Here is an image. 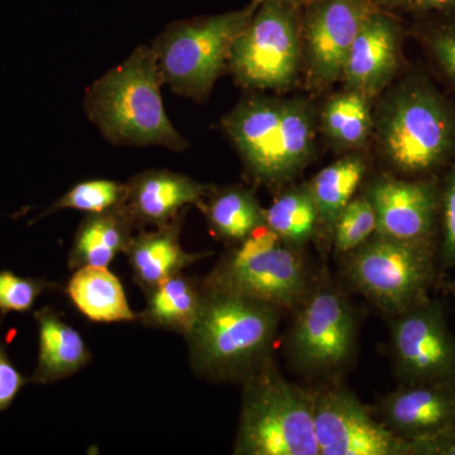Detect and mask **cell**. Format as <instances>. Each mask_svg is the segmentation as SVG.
Masks as SVG:
<instances>
[{
	"label": "cell",
	"instance_id": "cell-15",
	"mask_svg": "<svg viewBox=\"0 0 455 455\" xmlns=\"http://www.w3.org/2000/svg\"><path fill=\"white\" fill-rule=\"evenodd\" d=\"M377 418L406 440L433 435L455 425V386L401 385L377 405Z\"/></svg>",
	"mask_w": 455,
	"mask_h": 455
},
{
	"label": "cell",
	"instance_id": "cell-13",
	"mask_svg": "<svg viewBox=\"0 0 455 455\" xmlns=\"http://www.w3.org/2000/svg\"><path fill=\"white\" fill-rule=\"evenodd\" d=\"M371 0H314L301 38L311 85L326 88L341 80L350 47L366 18Z\"/></svg>",
	"mask_w": 455,
	"mask_h": 455
},
{
	"label": "cell",
	"instance_id": "cell-33",
	"mask_svg": "<svg viewBox=\"0 0 455 455\" xmlns=\"http://www.w3.org/2000/svg\"><path fill=\"white\" fill-rule=\"evenodd\" d=\"M407 455H455V425L407 442Z\"/></svg>",
	"mask_w": 455,
	"mask_h": 455
},
{
	"label": "cell",
	"instance_id": "cell-25",
	"mask_svg": "<svg viewBox=\"0 0 455 455\" xmlns=\"http://www.w3.org/2000/svg\"><path fill=\"white\" fill-rule=\"evenodd\" d=\"M366 172V160L349 155L324 167L307 182L319 212L320 233L331 238L338 218L352 202Z\"/></svg>",
	"mask_w": 455,
	"mask_h": 455
},
{
	"label": "cell",
	"instance_id": "cell-10",
	"mask_svg": "<svg viewBox=\"0 0 455 455\" xmlns=\"http://www.w3.org/2000/svg\"><path fill=\"white\" fill-rule=\"evenodd\" d=\"M394 317L392 353L403 385L455 386V337L442 305L427 298Z\"/></svg>",
	"mask_w": 455,
	"mask_h": 455
},
{
	"label": "cell",
	"instance_id": "cell-31",
	"mask_svg": "<svg viewBox=\"0 0 455 455\" xmlns=\"http://www.w3.org/2000/svg\"><path fill=\"white\" fill-rule=\"evenodd\" d=\"M420 33L436 68L455 88V20L425 27Z\"/></svg>",
	"mask_w": 455,
	"mask_h": 455
},
{
	"label": "cell",
	"instance_id": "cell-24",
	"mask_svg": "<svg viewBox=\"0 0 455 455\" xmlns=\"http://www.w3.org/2000/svg\"><path fill=\"white\" fill-rule=\"evenodd\" d=\"M212 232L224 241L241 243L266 227L265 209L247 188L229 187L209 190L199 204Z\"/></svg>",
	"mask_w": 455,
	"mask_h": 455
},
{
	"label": "cell",
	"instance_id": "cell-12",
	"mask_svg": "<svg viewBox=\"0 0 455 455\" xmlns=\"http://www.w3.org/2000/svg\"><path fill=\"white\" fill-rule=\"evenodd\" d=\"M364 196L376 212V235L435 247L440 220V185L436 180L381 176L368 185Z\"/></svg>",
	"mask_w": 455,
	"mask_h": 455
},
{
	"label": "cell",
	"instance_id": "cell-20",
	"mask_svg": "<svg viewBox=\"0 0 455 455\" xmlns=\"http://www.w3.org/2000/svg\"><path fill=\"white\" fill-rule=\"evenodd\" d=\"M40 333L38 364L32 382L59 381L82 370L90 361V352L82 335L51 307L36 311Z\"/></svg>",
	"mask_w": 455,
	"mask_h": 455
},
{
	"label": "cell",
	"instance_id": "cell-23",
	"mask_svg": "<svg viewBox=\"0 0 455 455\" xmlns=\"http://www.w3.org/2000/svg\"><path fill=\"white\" fill-rule=\"evenodd\" d=\"M315 148V113L305 99L283 100L280 133L275 158V185L295 178L305 169Z\"/></svg>",
	"mask_w": 455,
	"mask_h": 455
},
{
	"label": "cell",
	"instance_id": "cell-8",
	"mask_svg": "<svg viewBox=\"0 0 455 455\" xmlns=\"http://www.w3.org/2000/svg\"><path fill=\"white\" fill-rule=\"evenodd\" d=\"M301 53L296 8L266 0L235 38L228 68L244 88L283 92L298 76Z\"/></svg>",
	"mask_w": 455,
	"mask_h": 455
},
{
	"label": "cell",
	"instance_id": "cell-5",
	"mask_svg": "<svg viewBox=\"0 0 455 455\" xmlns=\"http://www.w3.org/2000/svg\"><path fill=\"white\" fill-rule=\"evenodd\" d=\"M259 3L203 20L176 22L155 41L164 84L176 94L203 100L229 66L230 50Z\"/></svg>",
	"mask_w": 455,
	"mask_h": 455
},
{
	"label": "cell",
	"instance_id": "cell-36",
	"mask_svg": "<svg viewBox=\"0 0 455 455\" xmlns=\"http://www.w3.org/2000/svg\"><path fill=\"white\" fill-rule=\"evenodd\" d=\"M376 7L387 9H416V0H371Z\"/></svg>",
	"mask_w": 455,
	"mask_h": 455
},
{
	"label": "cell",
	"instance_id": "cell-17",
	"mask_svg": "<svg viewBox=\"0 0 455 455\" xmlns=\"http://www.w3.org/2000/svg\"><path fill=\"white\" fill-rule=\"evenodd\" d=\"M209 190L211 188L181 173L148 170L128 182L125 209L136 227L167 226L179 220L185 206H199Z\"/></svg>",
	"mask_w": 455,
	"mask_h": 455
},
{
	"label": "cell",
	"instance_id": "cell-7",
	"mask_svg": "<svg viewBox=\"0 0 455 455\" xmlns=\"http://www.w3.org/2000/svg\"><path fill=\"white\" fill-rule=\"evenodd\" d=\"M346 275L359 292L395 316L429 298L435 278V247L374 235L346 254Z\"/></svg>",
	"mask_w": 455,
	"mask_h": 455
},
{
	"label": "cell",
	"instance_id": "cell-9",
	"mask_svg": "<svg viewBox=\"0 0 455 455\" xmlns=\"http://www.w3.org/2000/svg\"><path fill=\"white\" fill-rule=\"evenodd\" d=\"M357 343L352 305L334 287L307 293L287 337V355L302 373L329 376L348 363Z\"/></svg>",
	"mask_w": 455,
	"mask_h": 455
},
{
	"label": "cell",
	"instance_id": "cell-28",
	"mask_svg": "<svg viewBox=\"0 0 455 455\" xmlns=\"http://www.w3.org/2000/svg\"><path fill=\"white\" fill-rule=\"evenodd\" d=\"M127 202V184L112 180H88L71 188L50 208L38 215L37 220L64 209H73L95 214L122 208Z\"/></svg>",
	"mask_w": 455,
	"mask_h": 455
},
{
	"label": "cell",
	"instance_id": "cell-22",
	"mask_svg": "<svg viewBox=\"0 0 455 455\" xmlns=\"http://www.w3.org/2000/svg\"><path fill=\"white\" fill-rule=\"evenodd\" d=\"M146 309L140 320L152 328L178 331L185 337L196 325L203 309L205 292L196 281L179 274L167 278L147 292Z\"/></svg>",
	"mask_w": 455,
	"mask_h": 455
},
{
	"label": "cell",
	"instance_id": "cell-18",
	"mask_svg": "<svg viewBox=\"0 0 455 455\" xmlns=\"http://www.w3.org/2000/svg\"><path fill=\"white\" fill-rule=\"evenodd\" d=\"M181 220H176L167 226L143 230L132 238L125 250L134 281L143 290L151 291L167 278L181 274L182 269L211 253H188L180 243Z\"/></svg>",
	"mask_w": 455,
	"mask_h": 455
},
{
	"label": "cell",
	"instance_id": "cell-35",
	"mask_svg": "<svg viewBox=\"0 0 455 455\" xmlns=\"http://www.w3.org/2000/svg\"><path fill=\"white\" fill-rule=\"evenodd\" d=\"M416 9L442 12L455 16V0H416Z\"/></svg>",
	"mask_w": 455,
	"mask_h": 455
},
{
	"label": "cell",
	"instance_id": "cell-1",
	"mask_svg": "<svg viewBox=\"0 0 455 455\" xmlns=\"http://www.w3.org/2000/svg\"><path fill=\"white\" fill-rule=\"evenodd\" d=\"M163 76L152 47L140 46L92 84L85 110L114 145L161 146L184 151L188 142L164 110Z\"/></svg>",
	"mask_w": 455,
	"mask_h": 455
},
{
	"label": "cell",
	"instance_id": "cell-3",
	"mask_svg": "<svg viewBox=\"0 0 455 455\" xmlns=\"http://www.w3.org/2000/svg\"><path fill=\"white\" fill-rule=\"evenodd\" d=\"M374 118L383 157L410 178H424L455 155V108L423 75L387 92Z\"/></svg>",
	"mask_w": 455,
	"mask_h": 455
},
{
	"label": "cell",
	"instance_id": "cell-38",
	"mask_svg": "<svg viewBox=\"0 0 455 455\" xmlns=\"http://www.w3.org/2000/svg\"><path fill=\"white\" fill-rule=\"evenodd\" d=\"M451 289L455 293V283L451 284Z\"/></svg>",
	"mask_w": 455,
	"mask_h": 455
},
{
	"label": "cell",
	"instance_id": "cell-4",
	"mask_svg": "<svg viewBox=\"0 0 455 455\" xmlns=\"http://www.w3.org/2000/svg\"><path fill=\"white\" fill-rule=\"evenodd\" d=\"M235 454L319 455L314 391L286 381L265 363L243 379Z\"/></svg>",
	"mask_w": 455,
	"mask_h": 455
},
{
	"label": "cell",
	"instance_id": "cell-19",
	"mask_svg": "<svg viewBox=\"0 0 455 455\" xmlns=\"http://www.w3.org/2000/svg\"><path fill=\"white\" fill-rule=\"evenodd\" d=\"M136 227L130 212L122 208L89 214L75 235L68 254V267H108L119 253L125 252Z\"/></svg>",
	"mask_w": 455,
	"mask_h": 455
},
{
	"label": "cell",
	"instance_id": "cell-21",
	"mask_svg": "<svg viewBox=\"0 0 455 455\" xmlns=\"http://www.w3.org/2000/svg\"><path fill=\"white\" fill-rule=\"evenodd\" d=\"M66 292L75 307L92 322H133L132 311L121 281L107 267L76 269Z\"/></svg>",
	"mask_w": 455,
	"mask_h": 455
},
{
	"label": "cell",
	"instance_id": "cell-37",
	"mask_svg": "<svg viewBox=\"0 0 455 455\" xmlns=\"http://www.w3.org/2000/svg\"><path fill=\"white\" fill-rule=\"evenodd\" d=\"M254 2H266V0H254ZM271 2L283 3V4L290 5V7L298 8L300 5L310 4L314 0H271Z\"/></svg>",
	"mask_w": 455,
	"mask_h": 455
},
{
	"label": "cell",
	"instance_id": "cell-2",
	"mask_svg": "<svg viewBox=\"0 0 455 455\" xmlns=\"http://www.w3.org/2000/svg\"><path fill=\"white\" fill-rule=\"evenodd\" d=\"M204 292L203 309L187 335L191 367L209 381H243L267 363L280 309L235 293Z\"/></svg>",
	"mask_w": 455,
	"mask_h": 455
},
{
	"label": "cell",
	"instance_id": "cell-16",
	"mask_svg": "<svg viewBox=\"0 0 455 455\" xmlns=\"http://www.w3.org/2000/svg\"><path fill=\"white\" fill-rule=\"evenodd\" d=\"M283 100L245 99L223 119V127L251 176L259 184L275 185V158Z\"/></svg>",
	"mask_w": 455,
	"mask_h": 455
},
{
	"label": "cell",
	"instance_id": "cell-14",
	"mask_svg": "<svg viewBox=\"0 0 455 455\" xmlns=\"http://www.w3.org/2000/svg\"><path fill=\"white\" fill-rule=\"evenodd\" d=\"M403 33L394 17L374 9L350 47L341 75L344 88L371 99L381 94L400 70Z\"/></svg>",
	"mask_w": 455,
	"mask_h": 455
},
{
	"label": "cell",
	"instance_id": "cell-11",
	"mask_svg": "<svg viewBox=\"0 0 455 455\" xmlns=\"http://www.w3.org/2000/svg\"><path fill=\"white\" fill-rule=\"evenodd\" d=\"M314 425L319 455H407L406 440L344 386L314 391Z\"/></svg>",
	"mask_w": 455,
	"mask_h": 455
},
{
	"label": "cell",
	"instance_id": "cell-32",
	"mask_svg": "<svg viewBox=\"0 0 455 455\" xmlns=\"http://www.w3.org/2000/svg\"><path fill=\"white\" fill-rule=\"evenodd\" d=\"M440 230H442V259L445 265L455 267V164L440 187Z\"/></svg>",
	"mask_w": 455,
	"mask_h": 455
},
{
	"label": "cell",
	"instance_id": "cell-30",
	"mask_svg": "<svg viewBox=\"0 0 455 455\" xmlns=\"http://www.w3.org/2000/svg\"><path fill=\"white\" fill-rule=\"evenodd\" d=\"M44 280L20 277L13 272L0 271V311L2 315L16 311L26 313L32 309L38 296L49 289Z\"/></svg>",
	"mask_w": 455,
	"mask_h": 455
},
{
	"label": "cell",
	"instance_id": "cell-29",
	"mask_svg": "<svg viewBox=\"0 0 455 455\" xmlns=\"http://www.w3.org/2000/svg\"><path fill=\"white\" fill-rule=\"evenodd\" d=\"M377 233V218L366 196L353 197L335 223L333 243L338 253L348 254L357 250Z\"/></svg>",
	"mask_w": 455,
	"mask_h": 455
},
{
	"label": "cell",
	"instance_id": "cell-26",
	"mask_svg": "<svg viewBox=\"0 0 455 455\" xmlns=\"http://www.w3.org/2000/svg\"><path fill=\"white\" fill-rule=\"evenodd\" d=\"M320 124L335 148L340 151L362 148L372 136L374 128L371 98L344 89L328 99L320 116Z\"/></svg>",
	"mask_w": 455,
	"mask_h": 455
},
{
	"label": "cell",
	"instance_id": "cell-27",
	"mask_svg": "<svg viewBox=\"0 0 455 455\" xmlns=\"http://www.w3.org/2000/svg\"><path fill=\"white\" fill-rule=\"evenodd\" d=\"M266 228L296 250L320 233V218L309 185L284 191L265 209Z\"/></svg>",
	"mask_w": 455,
	"mask_h": 455
},
{
	"label": "cell",
	"instance_id": "cell-6",
	"mask_svg": "<svg viewBox=\"0 0 455 455\" xmlns=\"http://www.w3.org/2000/svg\"><path fill=\"white\" fill-rule=\"evenodd\" d=\"M307 289L301 251L263 227L220 259L203 290L235 293L281 310L300 307Z\"/></svg>",
	"mask_w": 455,
	"mask_h": 455
},
{
	"label": "cell",
	"instance_id": "cell-34",
	"mask_svg": "<svg viewBox=\"0 0 455 455\" xmlns=\"http://www.w3.org/2000/svg\"><path fill=\"white\" fill-rule=\"evenodd\" d=\"M26 382L25 377L8 358L0 340V411H4L11 406Z\"/></svg>",
	"mask_w": 455,
	"mask_h": 455
}]
</instances>
